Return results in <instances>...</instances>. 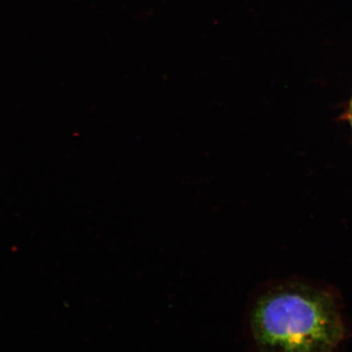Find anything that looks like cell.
<instances>
[{
	"mask_svg": "<svg viewBox=\"0 0 352 352\" xmlns=\"http://www.w3.org/2000/svg\"><path fill=\"white\" fill-rule=\"evenodd\" d=\"M248 325L255 352H334L345 333L332 294L301 281L263 288L250 305Z\"/></svg>",
	"mask_w": 352,
	"mask_h": 352,
	"instance_id": "cell-1",
	"label": "cell"
},
{
	"mask_svg": "<svg viewBox=\"0 0 352 352\" xmlns=\"http://www.w3.org/2000/svg\"><path fill=\"white\" fill-rule=\"evenodd\" d=\"M350 120H351V124L352 126V104H351V108H350Z\"/></svg>",
	"mask_w": 352,
	"mask_h": 352,
	"instance_id": "cell-2",
	"label": "cell"
},
{
	"mask_svg": "<svg viewBox=\"0 0 352 352\" xmlns=\"http://www.w3.org/2000/svg\"><path fill=\"white\" fill-rule=\"evenodd\" d=\"M351 104H352V100H351Z\"/></svg>",
	"mask_w": 352,
	"mask_h": 352,
	"instance_id": "cell-3",
	"label": "cell"
}]
</instances>
